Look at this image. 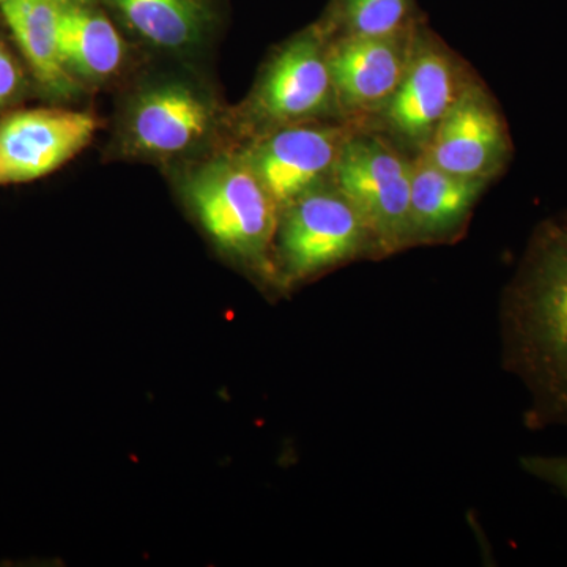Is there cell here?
Instances as JSON below:
<instances>
[{
    "label": "cell",
    "instance_id": "obj_1",
    "mask_svg": "<svg viewBox=\"0 0 567 567\" xmlns=\"http://www.w3.org/2000/svg\"><path fill=\"white\" fill-rule=\"evenodd\" d=\"M502 363L529 393L528 431L567 429V212L535 227L499 306Z\"/></svg>",
    "mask_w": 567,
    "mask_h": 567
},
{
    "label": "cell",
    "instance_id": "obj_2",
    "mask_svg": "<svg viewBox=\"0 0 567 567\" xmlns=\"http://www.w3.org/2000/svg\"><path fill=\"white\" fill-rule=\"evenodd\" d=\"M182 192L219 249L278 282L274 249L279 208L238 148L189 169Z\"/></svg>",
    "mask_w": 567,
    "mask_h": 567
},
{
    "label": "cell",
    "instance_id": "obj_3",
    "mask_svg": "<svg viewBox=\"0 0 567 567\" xmlns=\"http://www.w3.org/2000/svg\"><path fill=\"white\" fill-rule=\"evenodd\" d=\"M331 33L317 20L276 48L256 84L227 121L246 142L308 122L346 121L331 76Z\"/></svg>",
    "mask_w": 567,
    "mask_h": 567
},
{
    "label": "cell",
    "instance_id": "obj_4",
    "mask_svg": "<svg viewBox=\"0 0 567 567\" xmlns=\"http://www.w3.org/2000/svg\"><path fill=\"white\" fill-rule=\"evenodd\" d=\"M334 185L364 223L375 260L413 248L412 156L385 134L357 126L336 163Z\"/></svg>",
    "mask_w": 567,
    "mask_h": 567
},
{
    "label": "cell",
    "instance_id": "obj_5",
    "mask_svg": "<svg viewBox=\"0 0 567 567\" xmlns=\"http://www.w3.org/2000/svg\"><path fill=\"white\" fill-rule=\"evenodd\" d=\"M276 279L290 287L358 259H375L364 223L333 178L279 212Z\"/></svg>",
    "mask_w": 567,
    "mask_h": 567
},
{
    "label": "cell",
    "instance_id": "obj_6",
    "mask_svg": "<svg viewBox=\"0 0 567 567\" xmlns=\"http://www.w3.org/2000/svg\"><path fill=\"white\" fill-rule=\"evenodd\" d=\"M226 121L218 102L196 81L156 78L126 104L121 144L126 155L174 162L203 151Z\"/></svg>",
    "mask_w": 567,
    "mask_h": 567
},
{
    "label": "cell",
    "instance_id": "obj_7",
    "mask_svg": "<svg viewBox=\"0 0 567 567\" xmlns=\"http://www.w3.org/2000/svg\"><path fill=\"white\" fill-rule=\"evenodd\" d=\"M473 78L424 18L417 24L412 55L398 91L385 110L364 126L385 134L410 156L420 155Z\"/></svg>",
    "mask_w": 567,
    "mask_h": 567
},
{
    "label": "cell",
    "instance_id": "obj_8",
    "mask_svg": "<svg viewBox=\"0 0 567 567\" xmlns=\"http://www.w3.org/2000/svg\"><path fill=\"white\" fill-rule=\"evenodd\" d=\"M360 123L308 122L284 126L238 148L279 212L333 178L346 141Z\"/></svg>",
    "mask_w": 567,
    "mask_h": 567
},
{
    "label": "cell",
    "instance_id": "obj_9",
    "mask_svg": "<svg viewBox=\"0 0 567 567\" xmlns=\"http://www.w3.org/2000/svg\"><path fill=\"white\" fill-rule=\"evenodd\" d=\"M423 155L458 177L492 183L505 173L513 156L509 128L498 103L477 78L466 84Z\"/></svg>",
    "mask_w": 567,
    "mask_h": 567
},
{
    "label": "cell",
    "instance_id": "obj_10",
    "mask_svg": "<svg viewBox=\"0 0 567 567\" xmlns=\"http://www.w3.org/2000/svg\"><path fill=\"white\" fill-rule=\"evenodd\" d=\"M423 20L393 35L331 39L328 59L339 110L347 122L368 125L385 110L404 78L416 28Z\"/></svg>",
    "mask_w": 567,
    "mask_h": 567
},
{
    "label": "cell",
    "instance_id": "obj_11",
    "mask_svg": "<svg viewBox=\"0 0 567 567\" xmlns=\"http://www.w3.org/2000/svg\"><path fill=\"white\" fill-rule=\"evenodd\" d=\"M87 112L32 110L0 122V186L37 181L87 147L96 132Z\"/></svg>",
    "mask_w": 567,
    "mask_h": 567
},
{
    "label": "cell",
    "instance_id": "obj_12",
    "mask_svg": "<svg viewBox=\"0 0 567 567\" xmlns=\"http://www.w3.org/2000/svg\"><path fill=\"white\" fill-rule=\"evenodd\" d=\"M58 47L66 73L80 84H107L122 73L128 47L122 29L100 0H66Z\"/></svg>",
    "mask_w": 567,
    "mask_h": 567
},
{
    "label": "cell",
    "instance_id": "obj_13",
    "mask_svg": "<svg viewBox=\"0 0 567 567\" xmlns=\"http://www.w3.org/2000/svg\"><path fill=\"white\" fill-rule=\"evenodd\" d=\"M488 182L458 177L440 169L427 156H412L413 244L451 245L465 234L472 213Z\"/></svg>",
    "mask_w": 567,
    "mask_h": 567
},
{
    "label": "cell",
    "instance_id": "obj_14",
    "mask_svg": "<svg viewBox=\"0 0 567 567\" xmlns=\"http://www.w3.org/2000/svg\"><path fill=\"white\" fill-rule=\"evenodd\" d=\"M118 28L167 52L199 50L221 20L219 0H100Z\"/></svg>",
    "mask_w": 567,
    "mask_h": 567
},
{
    "label": "cell",
    "instance_id": "obj_15",
    "mask_svg": "<svg viewBox=\"0 0 567 567\" xmlns=\"http://www.w3.org/2000/svg\"><path fill=\"white\" fill-rule=\"evenodd\" d=\"M66 0H3V20L31 66L33 76L51 95L65 99L78 91L66 73L58 47L59 20Z\"/></svg>",
    "mask_w": 567,
    "mask_h": 567
},
{
    "label": "cell",
    "instance_id": "obj_16",
    "mask_svg": "<svg viewBox=\"0 0 567 567\" xmlns=\"http://www.w3.org/2000/svg\"><path fill=\"white\" fill-rule=\"evenodd\" d=\"M423 18L416 0H330L320 20L334 39L393 35Z\"/></svg>",
    "mask_w": 567,
    "mask_h": 567
},
{
    "label": "cell",
    "instance_id": "obj_17",
    "mask_svg": "<svg viewBox=\"0 0 567 567\" xmlns=\"http://www.w3.org/2000/svg\"><path fill=\"white\" fill-rule=\"evenodd\" d=\"M520 466L527 475L536 477L567 498V456L529 454L520 457Z\"/></svg>",
    "mask_w": 567,
    "mask_h": 567
},
{
    "label": "cell",
    "instance_id": "obj_18",
    "mask_svg": "<svg viewBox=\"0 0 567 567\" xmlns=\"http://www.w3.org/2000/svg\"><path fill=\"white\" fill-rule=\"evenodd\" d=\"M24 87V73L9 47L0 40V110L17 100Z\"/></svg>",
    "mask_w": 567,
    "mask_h": 567
}]
</instances>
